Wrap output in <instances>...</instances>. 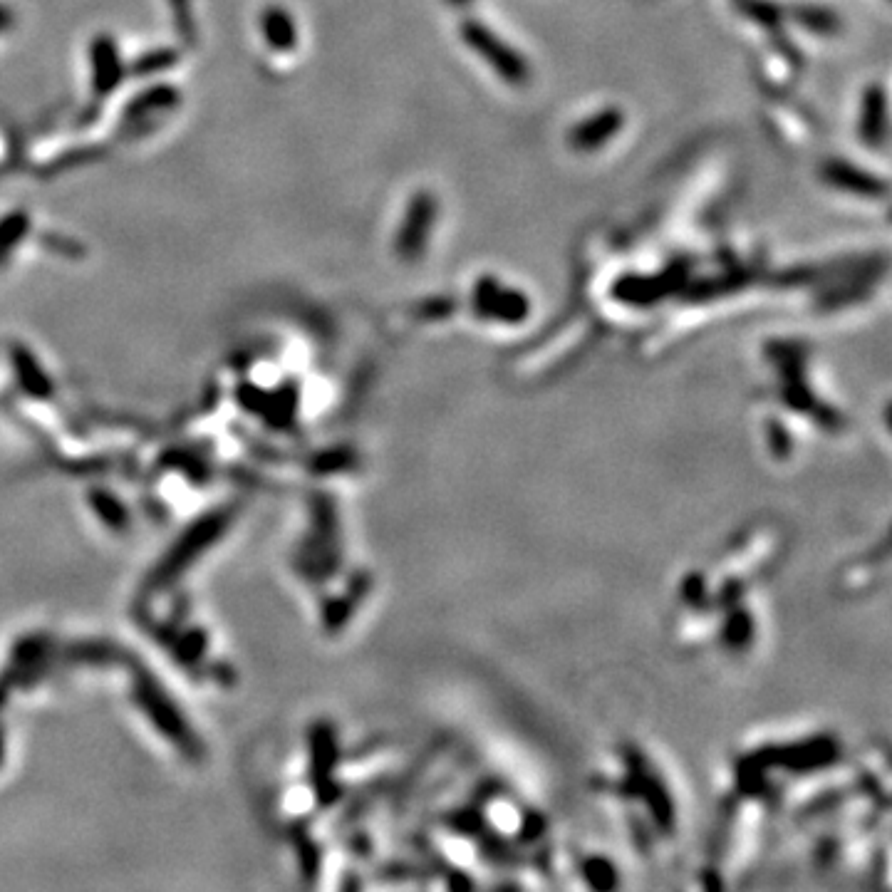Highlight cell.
Instances as JSON below:
<instances>
[{"label": "cell", "instance_id": "obj_1", "mask_svg": "<svg viewBox=\"0 0 892 892\" xmlns=\"http://www.w3.org/2000/svg\"><path fill=\"white\" fill-rule=\"evenodd\" d=\"M779 533L751 526L679 578L674 640L722 662L749 660L764 640V590L779 565Z\"/></svg>", "mask_w": 892, "mask_h": 892}, {"label": "cell", "instance_id": "obj_2", "mask_svg": "<svg viewBox=\"0 0 892 892\" xmlns=\"http://www.w3.org/2000/svg\"><path fill=\"white\" fill-rule=\"evenodd\" d=\"M593 791L603 798L617 831L645 858H657L679 836V798L667 769L637 744H620L595 776Z\"/></svg>", "mask_w": 892, "mask_h": 892}, {"label": "cell", "instance_id": "obj_3", "mask_svg": "<svg viewBox=\"0 0 892 892\" xmlns=\"http://www.w3.org/2000/svg\"><path fill=\"white\" fill-rule=\"evenodd\" d=\"M219 531H221V518H211V521L196 526L194 531L189 533V538L181 543V548H176V551L171 553L167 565H164V573L171 575V573H176L179 568H184V565L196 556V551H201V548H206L211 541H214L216 533Z\"/></svg>", "mask_w": 892, "mask_h": 892}]
</instances>
